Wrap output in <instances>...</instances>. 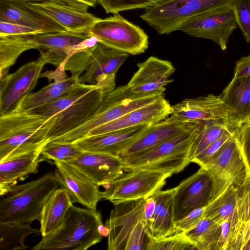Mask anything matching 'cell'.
Listing matches in <instances>:
<instances>
[{"mask_svg":"<svg viewBox=\"0 0 250 250\" xmlns=\"http://www.w3.org/2000/svg\"><path fill=\"white\" fill-rule=\"evenodd\" d=\"M238 194V187L229 184L205 207V218L212 219L221 225L235 210Z\"/></svg>","mask_w":250,"mask_h":250,"instance_id":"1f68e13d","label":"cell"},{"mask_svg":"<svg viewBox=\"0 0 250 250\" xmlns=\"http://www.w3.org/2000/svg\"><path fill=\"white\" fill-rule=\"evenodd\" d=\"M83 151L75 143L49 141L43 146L41 155L43 160L68 162L78 157Z\"/></svg>","mask_w":250,"mask_h":250,"instance_id":"d590c367","label":"cell"},{"mask_svg":"<svg viewBox=\"0 0 250 250\" xmlns=\"http://www.w3.org/2000/svg\"><path fill=\"white\" fill-rule=\"evenodd\" d=\"M229 128L226 121H210L201 123L191 150L192 159L205 149Z\"/></svg>","mask_w":250,"mask_h":250,"instance_id":"e575fe53","label":"cell"},{"mask_svg":"<svg viewBox=\"0 0 250 250\" xmlns=\"http://www.w3.org/2000/svg\"><path fill=\"white\" fill-rule=\"evenodd\" d=\"M98 87L83 83H79L71 90L56 100L36 108L29 112L50 118L68 107L81 97Z\"/></svg>","mask_w":250,"mask_h":250,"instance_id":"836d02e7","label":"cell"},{"mask_svg":"<svg viewBox=\"0 0 250 250\" xmlns=\"http://www.w3.org/2000/svg\"><path fill=\"white\" fill-rule=\"evenodd\" d=\"M216 190L215 178L205 168H200L175 188V222L193 210L206 207L213 200Z\"/></svg>","mask_w":250,"mask_h":250,"instance_id":"4fadbf2b","label":"cell"},{"mask_svg":"<svg viewBox=\"0 0 250 250\" xmlns=\"http://www.w3.org/2000/svg\"><path fill=\"white\" fill-rule=\"evenodd\" d=\"M229 127L236 129L250 118V76L233 78L221 94Z\"/></svg>","mask_w":250,"mask_h":250,"instance_id":"d4e9b609","label":"cell"},{"mask_svg":"<svg viewBox=\"0 0 250 250\" xmlns=\"http://www.w3.org/2000/svg\"><path fill=\"white\" fill-rule=\"evenodd\" d=\"M30 224L0 223V250H24L28 247L24 244L26 238L40 230L31 228Z\"/></svg>","mask_w":250,"mask_h":250,"instance_id":"d6a6232c","label":"cell"},{"mask_svg":"<svg viewBox=\"0 0 250 250\" xmlns=\"http://www.w3.org/2000/svg\"><path fill=\"white\" fill-rule=\"evenodd\" d=\"M46 63L45 58L40 55L37 60L26 63L16 72L0 78V116L19 108L22 100L35 88Z\"/></svg>","mask_w":250,"mask_h":250,"instance_id":"5bb4252c","label":"cell"},{"mask_svg":"<svg viewBox=\"0 0 250 250\" xmlns=\"http://www.w3.org/2000/svg\"><path fill=\"white\" fill-rule=\"evenodd\" d=\"M196 250H217L221 233V225L204 218L193 229L184 232Z\"/></svg>","mask_w":250,"mask_h":250,"instance_id":"4dcf8cb0","label":"cell"},{"mask_svg":"<svg viewBox=\"0 0 250 250\" xmlns=\"http://www.w3.org/2000/svg\"><path fill=\"white\" fill-rule=\"evenodd\" d=\"M215 178L241 186L250 175V166L236 133L202 167Z\"/></svg>","mask_w":250,"mask_h":250,"instance_id":"9a60e30c","label":"cell"},{"mask_svg":"<svg viewBox=\"0 0 250 250\" xmlns=\"http://www.w3.org/2000/svg\"><path fill=\"white\" fill-rule=\"evenodd\" d=\"M54 174L58 185L68 192L73 203H78L87 208L96 209L102 199L99 186L72 165L54 161Z\"/></svg>","mask_w":250,"mask_h":250,"instance_id":"e0dca14e","label":"cell"},{"mask_svg":"<svg viewBox=\"0 0 250 250\" xmlns=\"http://www.w3.org/2000/svg\"><path fill=\"white\" fill-rule=\"evenodd\" d=\"M248 121H249V122H250V119L248 120Z\"/></svg>","mask_w":250,"mask_h":250,"instance_id":"681fc988","label":"cell"},{"mask_svg":"<svg viewBox=\"0 0 250 250\" xmlns=\"http://www.w3.org/2000/svg\"><path fill=\"white\" fill-rule=\"evenodd\" d=\"M137 65V70L127 84L134 93H164L166 86L173 81L169 77L175 68L168 61L151 56Z\"/></svg>","mask_w":250,"mask_h":250,"instance_id":"ffe728a7","label":"cell"},{"mask_svg":"<svg viewBox=\"0 0 250 250\" xmlns=\"http://www.w3.org/2000/svg\"><path fill=\"white\" fill-rule=\"evenodd\" d=\"M205 207L196 209L175 222L176 232H185L194 228L205 218Z\"/></svg>","mask_w":250,"mask_h":250,"instance_id":"b9f144b4","label":"cell"},{"mask_svg":"<svg viewBox=\"0 0 250 250\" xmlns=\"http://www.w3.org/2000/svg\"><path fill=\"white\" fill-rule=\"evenodd\" d=\"M0 21L35 28L44 32L66 31L52 20L22 4L0 0Z\"/></svg>","mask_w":250,"mask_h":250,"instance_id":"4316f807","label":"cell"},{"mask_svg":"<svg viewBox=\"0 0 250 250\" xmlns=\"http://www.w3.org/2000/svg\"><path fill=\"white\" fill-rule=\"evenodd\" d=\"M174 193L175 188L161 190L152 195L156 206L153 217L146 228L149 238L158 239L176 233Z\"/></svg>","mask_w":250,"mask_h":250,"instance_id":"83f0119b","label":"cell"},{"mask_svg":"<svg viewBox=\"0 0 250 250\" xmlns=\"http://www.w3.org/2000/svg\"><path fill=\"white\" fill-rule=\"evenodd\" d=\"M235 131L236 129L228 128L220 137L193 158L191 162L198 164L200 167L203 166L234 134Z\"/></svg>","mask_w":250,"mask_h":250,"instance_id":"60d3db41","label":"cell"},{"mask_svg":"<svg viewBox=\"0 0 250 250\" xmlns=\"http://www.w3.org/2000/svg\"><path fill=\"white\" fill-rule=\"evenodd\" d=\"M90 36L67 31L0 36V78L8 73L20 55L32 49H38L47 63L58 67L75 53L77 45Z\"/></svg>","mask_w":250,"mask_h":250,"instance_id":"6da1fadb","label":"cell"},{"mask_svg":"<svg viewBox=\"0 0 250 250\" xmlns=\"http://www.w3.org/2000/svg\"><path fill=\"white\" fill-rule=\"evenodd\" d=\"M58 186L54 173L49 172L11 187L0 201V223L31 224L39 221L44 203Z\"/></svg>","mask_w":250,"mask_h":250,"instance_id":"3957f363","label":"cell"},{"mask_svg":"<svg viewBox=\"0 0 250 250\" xmlns=\"http://www.w3.org/2000/svg\"><path fill=\"white\" fill-rule=\"evenodd\" d=\"M234 0H167L146 9L140 16L159 34L178 30L189 19L232 4Z\"/></svg>","mask_w":250,"mask_h":250,"instance_id":"ba28073f","label":"cell"},{"mask_svg":"<svg viewBox=\"0 0 250 250\" xmlns=\"http://www.w3.org/2000/svg\"><path fill=\"white\" fill-rule=\"evenodd\" d=\"M170 115L187 123L226 121L228 112L220 95L186 99L172 106Z\"/></svg>","mask_w":250,"mask_h":250,"instance_id":"d6986e66","label":"cell"},{"mask_svg":"<svg viewBox=\"0 0 250 250\" xmlns=\"http://www.w3.org/2000/svg\"><path fill=\"white\" fill-rule=\"evenodd\" d=\"M95 46L82 50L69 58L64 65V70L70 72L72 76L79 77L89 64Z\"/></svg>","mask_w":250,"mask_h":250,"instance_id":"f35d334b","label":"cell"},{"mask_svg":"<svg viewBox=\"0 0 250 250\" xmlns=\"http://www.w3.org/2000/svg\"><path fill=\"white\" fill-rule=\"evenodd\" d=\"M194 123H187L170 117L151 125L119 154L123 161L134 157L188 129Z\"/></svg>","mask_w":250,"mask_h":250,"instance_id":"603a6c76","label":"cell"},{"mask_svg":"<svg viewBox=\"0 0 250 250\" xmlns=\"http://www.w3.org/2000/svg\"><path fill=\"white\" fill-rule=\"evenodd\" d=\"M21 4L74 33H88L100 19L87 11L89 5L78 0H42Z\"/></svg>","mask_w":250,"mask_h":250,"instance_id":"8fae6325","label":"cell"},{"mask_svg":"<svg viewBox=\"0 0 250 250\" xmlns=\"http://www.w3.org/2000/svg\"><path fill=\"white\" fill-rule=\"evenodd\" d=\"M73 205L67 191L60 187L48 197L42 208L40 219V232L45 236L56 229Z\"/></svg>","mask_w":250,"mask_h":250,"instance_id":"f546056e","label":"cell"},{"mask_svg":"<svg viewBox=\"0 0 250 250\" xmlns=\"http://www.w3.org/2000/svg\"><path fill=\"white\" fill-rule=\"evenodd\" d=\"M78 0L87 4L90 7L95 6L96 4H97V0Z\"/></svg>","mask_w":250,"mask_h":250,"instance_id":"7dc6e473","label":"cell"},{"mask_svg":"<svg viewBox=\"0 0 250 250\" xmlns=\"http://www.w3.org/2000/svg\"><path fill=\"white\" fill-rule=\"evenodd\" d=\"M68 163L80 170L98 186L113 181L124 171V162L119 156L85 151Z\"/></svg>","mask_w":250,"mask_h":250,"instance_id":"7402d4cb","label":"cell"},{"mask_svg":"<svg viewBox=\"0 0 250 250\" xmlns=\"http://www.w3.org/2000/svg\"><path fill=\"white\" fill-rule=\"evenodd\" d=\"M196 248L184 232L174 234L162 238H149L146 250H191Z\"/></svg>","mask_w":250,"mask_h":250,"instance_id":"8d00e7d4","label":"cell"},{"mask_svg":"<svg viewBox=\"0 0 250 250\" xmlns=\"http://www.w3.org/2000/svg\"><path fill=\"white\" fill-rule=\"evenodd\" d=\"M128 54L102 43L93 49L89 65L79 77V83L96 85L107 94L115 88L116 74Z\"/></svg>","mask_w":250,"mask_h":250,"instance_id":"2e32d148","label":"cell"},{"mask_svg":"<svg viewBox=\"0 0 250 250\" xmlns=\"http://www.w3.org/2000/svg\"><path fill=\"white\" fill-rule=\"evenodd\" d=\"M235 133L250 166V122L244 123L236 129Z\"/></svg>","mask_w":250,"mask_h":250,"instance_id":"ee69618b","label":"cell"},{"mask_svg":"<svg viewBox=\"0 0 250 250\" xmlns=\"http://www.w3.org/2000/svg\"><path fill=\"white\" fill-rule=\"evenodd\" d=\"M53 122V117L20 109L0 116V162L11 154L42 147Z\"/></svg>","mask_w":250,"mask_h":250,"instance_id":"277c9868","label":"cell"},{"mask_svg":"<svg viewBox=\"0 0 250 250\" xmlns=\"http://www.w3.org/2000/svg\"><path fill=\"white\" fill-rule=\"evenodd\" d=\"M250 76V55L241 57L235 64L234 78Z\"/></svg>","mask_w":250,"mask_h":250,"instance_id":"f6af8a7d","label":"cell"},{"mask_svg":"<svg viewBox=\"0 0 250 250\" xmlns=\"http://www.w3.org/2000/svg\"><path fill=\"white\" fill-rule=\"evenodd\" d=\"M151 125H140L103 134L87 136L75 143L85 151L119 156L120 152Z\"/></svg>","mask_w":250,"mask_h":250,"instance_id":"484cf974","label":"cell"},{"mask_svg":"<svg viewBox=\"0 0 250 250\" xmlns=\"http://www.w3.org/2000/svg\"><path fill=\"white\" fill-rule=\"evenodd\" d=\"M201 123L134 157L123 161L124 171L147 169L170 172L182 171L191 163V150Z\"/></svg>","mask_w":250,"mask_h":250,"instance_id":"5b68a950","label":"cell"},{"mask_svg":"<svg viewBox=\"0 0 250 250\" xmlns=\"http://www.w3.org/2000/svg\"><path fill=\"white\" fill-rule=\"evenodd\" d=\"M145 201H129L115 205L105 225L109 229L107 250H146L149 238L144 220Z\"/></svg>","mask_w":250,"mask_h":250,"instance_id":"52a82bcc","label":"cell"},{"mask_svg":"<svg viewBox=\"0 0 250 250\" xmlns=\"http://www.w3.org/2000/svg\"><path fill=\"white\" fill-rule=\"evenodd\" d=\"M164 93H136L127 86H120L106 94L103 101L88 119L75 129L58 137L61 143H75L86 137L94 128L113 121L125 114L154 102Z\"/></svg>","mask_w":250,"mask_h":250,"instance_id":"8992f818","label":"cell"},{"mask_svg":"<svg viewBox=\"0 0 250 250\" xmlns=\"http://www.w3.org/2000/svg\"><path fill=\"white\" fill-rule=\"evenodd\" d=\"M54 81L35 93L25 97L18 109L29 110L51 102L71 90L79 82V77H67L65 72L53 77Z\"/></svg>","mask_w":250,"mask_h":250,"instance_id":"f1b7e54d","label":"cell"},{"mask_svg":"<svg viewBox=\"0 0 250 250\" xmlns=\"http://www.w3.org/2000/svg\"><path fill=\"white\" fill-rule=\"evenodd\" d=\"M170 172L147 169L132 170L123 173L104 186L102 199L114 206L126 201L146 199L162 190Z\"/></svg>","mask_w":250,"mask_h":250,"instance_id":"9c48e42d","label":"cell"},{"mask_svg":"<svg viewBox=\"0 0 250 250\" xmlns=\"http://www.w3.org/2000/svg\"><path fill=\"white\" fill-rule=\"evenodd\" d=\"M155 206V200L152 195L146 199L144 210V220L146 224V228H147L153 217Z\"/></svg>","mask_w":250,"mask_h":250,"instance_id":"bcb514c9","label":"cell"},{"mask_svg":"<svg viewBox=\"0 0 250 250\" xmlns=\"http://www.w3.org/2000/svg\"><path fill=\"white\" fill-rule=\"evenodd\" d=\"M2 0L12 2H15V3H26V2H28L40 1V0Z\"/></svg>","mask_w":250,"mask_h":250,"instance_id":"c3c4849f","label":"cell"},{"mask_svg":"<svg viewBox=\"0 0 250 250\" xmlns=\"http://www.w3.org/2000/svg\"><path fill=\"white\" fill-rule=\"evenodd\" d=\"M102 215L96 209L72 205L60 225L42 236L33 250H86L102 240L100 228Z\"/></svg>","mask_w":250,"mask_h":250,"instance_id":"7a4b0ae2","label":"cell"},{"mask_svg":"<svg viewBox=\"0 0 250 250\" xmlns=\"http://www.w3.org/2000/svg\"><path fill=\"white\" fill-rule=\"evenodd\" d=\"M42 147L11 154L0 162V196L19 181L38 172L39 164L43 160L41 155Z\"/></svg>","mask_w":250,"mask_h":250,"instance_id":"cb8c5ba5","label":"cell"},{"mask_svg":"<svg viewBox=\"0 0 250 250\" xmlns=\"http://www.w3.org/2000/svg\"><path fill=\"white\" fill-rule=\"evenodd\" d=\"M88 34L97 37L99 43L132 55L145 52L148 46V38L144 31L118 13L100 19Z\"/></svg>","mask_w":250,"mask_h":250,"instance_id":"30bf717a","label":"cell"},{"mask_svg":"<svg viewBox=\"0 0 250 250\" xmlns=\"http://www.w3.org/2000/svg\"><path fill=\"white\" fill-rule=\"evenodd\" d=\"M172 106L163 96L154 102L134 109L91 130L87 136L103 134L140 125H152L170 115Z\"/></svg>","mask_w":250,"mask_h":250,"instance_id":"44dd1931","label":"cell"},{"mask_svg":"<svg viewBox=\"0 0 250 250\" xmlns=\"http://www.w3.org/2000/svg\"><path fill=\"white\" fill-rule=\"evenodd\" d=\"M44 33L42 30L22 25L0 21V36Z\"/></svg>","mask_w":250,"mask_h":250,"instance_id":"7bdbcfd3","label":"cell"},{"mask_svg":"<svg viewBox=\"0 0 250 250\" xmlns=\"http://www.w3.org/2000/svg\"><path fill=\"white\" fill-rule=\"evenodd\" d=\"M237 25L232 4L193 17L179 27L187 35L211 40L222 50Z\"/></svg>","mask_w":250,"mask_h":250,"instance_id":"7c38bea8","label":"cell"},{"mask_svg":"<svg viewBox=\"0 0 250 250\" xmlns=\"http://www.w3.org/2000/svg\"><path fill=\"white\" fill-rule=\"evenodd\" d=\"M232 6L237 25L250 44V0H234Z\"/></svg>","mask_w":250,"mask_h":250,"instance_id":"ab89813d","label":"cell"},{"mask_svg":"<svg viewBox=\"0 0 250 250\" xmlns=\"http://www.w3.org/2000/svg\"><path fill=\"white\" fill-rule=\"evenodd\" d=\"M105 94L101 88L97 87L53 116L54 122L47 134L46 142L82 125L97 109Z\"/></svg>","mask_w":250,"mask_h":250,"instance_id":"ac0fdd59","label":"cell"},{"mask_svg":"<svg viewBox=\"0 0 250 250\" xmlns=\"http://www.w3.org/2000/svg\"><path fill=\"white\" fill-rule=\"evenodd\" d=\"M106 13L117 14L120 12L136 9H147L167 0H97Z\"/></svg>","mask_w":250,"mask_h":250,"instance_id":"74e56055","label":"cell"}]
</instances>
